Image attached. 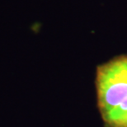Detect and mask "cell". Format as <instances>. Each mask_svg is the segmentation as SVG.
Returning <instances> with one entry per match:
<instances>
[{
    "label": "cell",
    "instance_id": "cell-1",
    "mask_svg": "<svg viewBox=\"0 0 127 127\" xmlns=\"http://www.w3.org/2000/svg\"><path fill=\"white\" fill-rule=\"evenodd\" d=\"M96 88L105 127H127V55L98 66Z\"/></svg>",
    "mask_w": 127,
    "mask_h": 127
}]
</instances>
